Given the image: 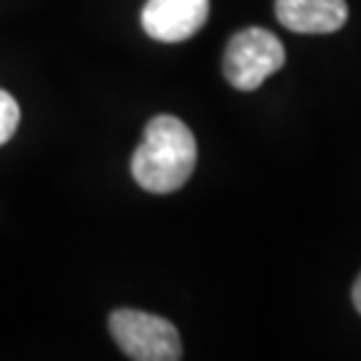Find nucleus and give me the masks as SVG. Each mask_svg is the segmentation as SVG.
Segmentation results:
<instances>
[{"label":"nucleus","mask_w":361,"mask_h":361,"mask_svg":"<svg viewBox=\"0 0 361 361\" xmlns=\"http://www.w3.org/2000/svg\"><path fill=\"white\" fill-rule=\"evenodd\" d=\"M110 332L121 350L134 361H177L182 356V340L174 324L153 313L116 310L110 316Z\"/></svg>","instance_id":"nucleus-3"},{"label":"nucleus","mask_w":361,"mask_h":361,"mask_svg":"<svg viewBox=\"0 0 361 361\" xmlns=\"http://www.w3.org/2000/svg\"><path fill=\"white\" fill-rule=\"evenodd\" d=\"M276 16L292 32L326 35L345 25L348 3L345 0H276Z\"/></svg>","instance_id":"nucleus-5"},{"label":"nucleus","mask_w":361,"mask_h":361,"mask_svg":"<svg viewBox=\"0 0 361 361\" xmlns=\"http://www.w3.org/2000/svg\"><path fill=\"white\" fill-rule=\"evenodd\" d=\"M353 305L361 313V276L356 279V286H353Z\"/></svg>","instance_id":"nucleus-7"},{"label":"nucleus","mask_w":361,"mask_h":361,"mask_svg":"<svg viewBox=\"0 0 361 361\" xmlns=\"http://www.w3.org/2000/svg\"><path fill=\"white\" fill-rule=\"evenodd\" d=\"M19 104L8 91L0 89V145H6L19 129Z\"/></svg>","instance_id":"nucleus-6"},{"label":"nucleus","mask_w":361,"mask_h":361,"mask_svg":"<svg viewBox=\"0 0 361 361\" xmlns=\"http://www.w3.org/2000/svg\"><path fill=\"white\" fill-rule=\"evenodd\" d=\"M209 19V0H147L142 27L153 40L182 43L193 38Z\"/></svg>","instance_id":"nucleus-4"},{"label":"nucleus","mask_w":361,"mask_h":361,"mask_svg":"<svg viewBox=\"0 0 361 361\" xmlns=\"http://www.w3.org/2000/svg\"><path fill=\"white\" fill-rule=\"evenodd\" d=\"M193 131L174 116H155L145 129L142 145L134 150L131 174L147 193H174L195 169Z\"/></svg>","instance_id":"nucleus-1"},{"label":"nucleus","mask_w":361,"mask_h":361,"mask_svg":"<svg viewBox=\"0 0 361 361\" xmlns=\"http://www.w3.org/2000/svg\"><path fill=\"white\" fill-rule=\"evenodd\" d=\"M286 62L284 43L262 27H246L233 35L222 59V70L233 89L255 91L265 83V78L279 73Z\"/></svg>","instance_id":"nucleus-2"}]
</instances>
